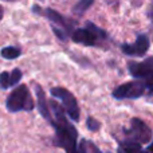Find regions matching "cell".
<instances>
[{"label": "cell", "instance_id": "3", "mask_svg": "<svg viewBox=\"0 0 153 153\" xmlns=\"http://www.w3.org/2000/svg\"><path fill=\"white\" fill-rule=\"evenodd\" d=\"M71 40L74 43L87 47H106L110 40L108 32L103 28L98 27L93 22H86L85 27L76 28L71 34Z\"/></svg>", "mask_w": 153, "mask_h": 153}, {"label": "cell", "instance_id": "5", "mask_svg": "<svg viewBox=\"0 0 153 153\" xmlns=\"http://www.w3.org/2000/svg\"><path fill=\"white\" fill-rule=\"evenodd\" d=\"M122 134H124L122 141L136 143V144H140V145L148 144L153 138V132L149 128V125L145 121H143L141 118H138V117H134V118L130 120V126L124 128L122 129Z\"/></svg>", "mask_w": 153, "mask_h": 153}, {"label": "cell", "instance_id": "6", "mask_svg": "<svg viewBox=\"0 0 153 153\" xmlns=\"http://www.w3.org/2000/svg\"><path fill=\"white\" fill-rule=\"evenodd\" d=\"M50 94L54 97V100H59L62 102V109H63L65 114H66L67 118H70L71 121H79V117H81V109H79L78 101L74 97L70 90L65 89L62 86H56L53 87L50 90Z\"/></svg>", "mask_w": 153, "mask_h": 153}, {"label": "cell", "instance_id": "15", "mask_svg": "<svg viewBox=\"0 0 153 153\" xmlns=\"http://www.w3.org/2000/svg\"><path fill=\"white\" fill-rule=\"evenodd\" d=\"M86 126L90 132H98L101 128V124H100V121H97V120L94 118V117H87Z\"/></svg>", "mask_w": 153, "mask_h": 153}, {"label": "cell", "instance_id": "8", "mask_svg": "<svg viewBox=\"0 0 153 153\" xmlns=\"http://www.w3.org/2000/svg\"><path fill=\"white\" fill-rule=\"evenodd\" d=\"M145 94L149 95L148 86L144 81H137V79L125 82L111 91V97L116 100H138Z\"/></svg>", "mask_w": 153, "mask_h": 153}, {"label": "cell", "instance_id": "12", "mask_svg": "<svg viewBox=\"0 0 153 153\" xmlns=\"http://www.w3.org/2000/svg\"><path fill=\"white\" fill-rule=\"evenodd\" d=\"M22 76H23V74H22L20 69H13L11 73L1 71L0 73V87L5 90L12 86H16V85H19Z\"/></svg>", "mask_w": 153, "mask_h": 153}, {"label": "cell", "instance_id": "4", "mask_svg": "<svg viewBox=\"0 0 153 153\" xmlns=\"http://www.w3.org/2000/svg\"><path fill=\"white\" fill-rule=\"evenodd\" d=\"M5 108L10 113L18 111H32L35 109V102L30 93L27 85H18L5 100Z\"/></svg>", "mask_w": 153, "mask_h": 153}, {"label": "cell", "instance_id": "10", "mask_svg": "<svg viewBox=\"0 0 153 153\" xmlns=\"http://www.w3.org/2000/svg\"><path fill=\"white\" fill-rule=\"evenodd\" d=\"M35 94H36V108L38 111L40 113V116L51 125L53 122V116H51V111L48 109V102L46 100V94H45V90L42 89L40 85H35Z\"/></svg>", "mask_w": 153, "mask_h": 153}, {"label": "cell", "instance_id": "2", "mask_svg": "<svg viewBox=\"0 0 153 153\" xmlns=\"http://www.w3.org/2000/svg\"><path fill=\"white\" fill-rule=\"evenodd\" d=\"M32 12L46 18L51 24V30L54 31L55 36L62 42H67L74 31V22L67 19L66 16L61 15L58 11L53 8H43L38 4L32 5Z\"/></svg>", "mask_w": 153, "mask_h": 153}, {"label": "cell", "instance_id": "14", "mask_svg": "<svg viewBox=\"0 0 153 153\" xmlns=\"http://www.w3.org/2000/svg\"><path fill=\"white\" fill-rule=\"evenodd\" d=\"M93 4H94V0H79L78 3L74 4V7H73V13L76 16L85 15L86 11L89 10Z\"/></svg>", "mask_w": 153, "mask_h": 153}, {"label": "cell", "instance_id": "13", "mask_svg": "<svg viewBox=\"0 0 153 153\" xmlns=\"http://www.w3.org/2000/svg\"><path fill=\"white\" fill-rule=\"evenodd\" d=\"M20 54H22L20 47H16V46H7V47H3L1 51H0V55L4 59H8V61L19 58Z\"/></svg>", "mask_w": 153, "mask_h": 153}, {"label": "cell", "instance_id": "11", "mask_svg": "<svg viewBox=\"0 0 153 153\" xmlns=\"http://www.w3.org/2000/svg\"><path fill=\"white\" fill-rule=\"evenodd\" d=\"M117 153H153V138L148 144L145 149L143 145L136 143H126V141L118 140V148H117Z\"/></svg>", "mask_w": 153, "mask_h": 153}, {"label": "cell", "instance_id": "18", "mask_svg": "<svg viewBox=\"0 0 153 153\" xmlns=\"http://www.w3.org/2000/svg\"><path fill=\"white\" fill-rule=\"evenodd\" d=\"M3 16H4V7L0 4V20L3 19Z\"/></svg>", "mask_w": 153, "mask_h": 153}, {"label": "cell", "instance_id": "9", "mask_svg": "<svg viewBox=\"0 0 153 153\" xmlns=\"http://www.w3.org/2000/svg\"><path fill=\"white\" fill-rule=\"evenodd\" d=\"M151 39L146 34H138L134 43H122L121 51L128 56H144L149 51Z\"/></svg>", "mask_w": 153, "mask_h": 153}, {"label": "cell", "instance_id": "17", "mask_svg": "<svg viewBox=\"0 0 153 153\" xmlns=\"http://www.w3.org/2000/svg\"><path fill=\"white\" fill-rule=\"evenodd\" d=\"M146 15H148L149 20H151V23H152V28H153V3H152L151 5H149V8H148V12H146Z\"/></svg>", "mask_w": 153, "mask_h": 153}, {"label": "cell", "instance_id": "7", "mask_svg": "<svg viewBox=\"0 0 153 153\" xmlns=\"http://www.w3.org/2000/svg\"><path fill=\"white\" fill-rule=\"evenodd\" d=\"M126 65L130 75H133V78L137 81L145 82L149 90V95H153V55L145 58L143 62L129 61Z\"/></svg>", "mask_w": 153, "mask_h": 153}, {"label": "cell", "instance_id": "1", "mask_svg": "<svg viewBox=\"0 0 153 153\" xmlns=\"http://www.w3.org/2000/svg\"><path fill=\"white\" fill-rule=\"evenodd\" d=\"M48 106L53 116L51 126L55 130L54 145L63 148L66 153H87L86 140L81 138V143L78 144V130L66 117L62 106L55 100L48 101Z\"/></svg>", "mask_w": 153, "mask_h": 153}, {"label": "cell", "instance_id": "16", "mask_svg": "<svg viewBox=\"0 0 153 153\" xmlns=\"http://www.w3.org/2000/svg\"><path fill=\"white\" fill-rule=\"evenodd\" d=\"M86 145H87V148H89V151L91 152V153H103L100 148H98L97 145H95V144H93L91 141H86ZM108 153H109V152H108Z\"/></svg>", "mask_w": 153, "mask_h": 153}]
</instances>
